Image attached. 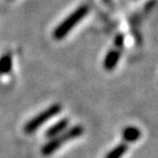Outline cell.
Returning <instances> with one entry per match:
<instances>
[{
    "label": "cell",
    "instance_id": "1",
    "mask_svg": "<svg viewBox=\"0 0 158 158\" xmlns=\"http://www.w3.org/2000/svg\"><path fill=\"white\" fill-rule=\"evenodd\" d=\"M82 134H84V127H82L81 125L73 126V127H70L69 130H66V131H64L63 133H60L59 135L51 138V141L47 142L44 146H42L41 153L44 156L52 155V154H54L59 147H62L64 144H66L67 142L75 139V138L79 137V136H81Z\"/></svg>",
    "mask_w": 158,
    "mask_h": 158
},
{
    "label": "cell",
    "instance_id": "2",
    "mask_svg": "<svg viewBox=\"0 0 158 158\" xmlns=\"http://www.w3.org/2000/svg\"><path fill=\"white\" fill-rule=\"evenodd\" d=\"M89 12V8L87 6H80L78 7L72 15H69L62 23H59L56 27V29L53 32V36L56 40H62L68 34L70 31L75 27V25L78 22H80L86 15Z\"/></svg>",
    "mask_w": 158,
    "mask_h": 158
},
{
    "label": "cell",
    "instance_id": "3",
    "mask_svg": "<svg viewBox=\"0 0 158 158\" xmlns=\"http://www.w3.org/2000/svg\"><path fill=\"white\" fill-rule=\"evenodd\" d=\"M62 111V106L58 103H54L51 106L42 111L41 113H39L36 116H34L33 118H31L29 122L24 125L23 131L25 134H32L36 131L37 128L41 127L43 124L46 121H48L49 118H52L53 116L57 115L59 112Z\"/></svg>",
    "mask_w": 158,
    "mask_h": 158
},
{
    "label": "cell",
    "instance_id": "4",
    "mask_svg": "<svg viewBox=\"0 0 158 158\" xmlns=\"http://www.w3.org/2000/svg\"><path fill=\"white\" fill-rule=\"evenodd\" d=\"M69 124V120L67 118H62L60 121L56 122V123L54 124V125H52L51 127L48 128L46 131V137L48 138H53L55 137V136L59 135L60 133H63L64 131H66L67 126H68Z\"/></svg>",
    "mask_w": 158,
    "mask_h": 158
},
{
    "label": "cell",
    "instance_id": "5",
    "mask_svg": "<svg viewBox=\"0 0 158 158\" xmlns=\"http://www.w3.org/2000/svg\"><path fill=\"white\" fill-rule=\"evenodd\" d=\"M142 136V132L136 126H127L122 131V138L127 143H135Z\"/></svg>",
    "mask_w": 158,
    "mask_h": 158
},
{
    "label": "cell",
    "instance_id": "6",
    "mask_svg": "<svg viewBox=\"0 0 158 158\" xmlns=\"http://www.w3.org/2000/svg\"><path fill=\"white\" fill-rule=\"evenodd\" d=\"M118 59H120V52L111 49V51L106 54V58H104L103 67L106 70H112V69L118 65Z\"/></svg>",
    "mask_w": 158,
    "mask_h": 158
},
{
    "label": "cell",
    "instance_id": "7",
    "mask_svg": "<svg viewBox=\"0 0 158 158\" xmlns=\"http://www.w3.org/2000/svg\"><path fill=\"white\" fill-rule=\"evenodd\" d=\"M12 68V55L7 52L0 57V76L9 74Z\"/></svg>",
    "mask_w": 158,
    "mask_h": 158
},
{
    "label": "cell",
    "instance_id": "8",
    "mask_svg": "<svg viewBox=\"0 0 158 158\" xmlns=\"http://www.w3.org/2000/svg\"><path fill=\"white\" fill-rule=\"evenodd\" d=\"M127 149H128V146L126 143L118 144V146L112 148L111 151L104 156V158H122V156L125 155Z\"/></svg>",
    "mask_w": 158,
    "mask_h": 158
}]
</instances>
